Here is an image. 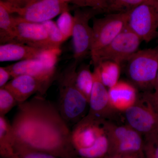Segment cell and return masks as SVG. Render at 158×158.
<instances>
[{"mask_svg": "<svg viewBox=\"0 0 158 158\" xmlns=\"http://www.w3.org/2000/svg\"><path fill=\"white\" fill-rule=\"evenodd\" d=\"M11 124L14 149L35 150L65 156L66 148L73 147L71 131L58 107L42 95L38 94L19 105Z\"/></svg>", "mask_w": 158, "mask_h": 158, "instance_id": "cell-1", "label": "cell"}, {"mask_svg": "<svg viewBox=\"0 0 158 158\" xmlns=\"http://www.w3.org/2000/svg\"><path fill=\"white\" fill-rule=\"evenodd\" d=\"M79 63L73 60L58 76V108L69 127L73 126L87 115L89 103L79 90L76 82Z\"/></svg>", "mask_w": 158, "mask_h": 158, "instance_id": "cell-2", "label": "cell"}, {"mask_svg": "<svg viewBox=\"0 0 158 158\" xmlns=\"http://www.w3.org/2000/svg\"><path fill=\"white\" fill-rule=\"evenodd\" d=\"M127 62V75L132 84L142 90L154 89L158 71V46L138 50Z\"/></svg>", "mask_w": 158, "mask_h": 158, "instance_id": "cell-3", "label": "cell"}, {"mask_svg": "<svg viewBox=\"0 0 158 158\" xmlns=\"http://www.w3.org/2000/svg\"><path fill=\"white\" fill-rule=\"evenodd\" d=\"M130 10L107 15L93 19L91 58L104 48L127 26Z\"/></svg>", "mask_w": 158, "mask_h": 158, "instance_id": "cell-4", "label": "cell"}, {"mask_svg": "<svg viewBox=\"0 0 158 158\" xmlns=\"http://www.w3.org/2000/svg\"><path fill=\"white\" fill-rule=\"evenodd\" d=\"M102 125L109 141L107 155L143 151L142 135L127 124L118 125L105 120Z\"/></svg>", "mask_w": 158, "mask_h": 158, "instance_id": "cell-5", "label": "cell"}, {"mask_svg": "<svg viewBox=\"0 0 158 158\" xmlns=\"http://www.w3.org/2000/svg\"><path fill=\"white\" fill-rule=\"evenodd\" d=\"M141 40L127 26L104 48L91 58L95 66L104 61H111L121 64L127 61L138 50Z\"/></svg>", "mask_w": 158, "mask_h": 158, "instance_id": "cell-6", "label": "cell"}, {"mask_svg": "<svg viewBox=\"0 0 158 158\" xmlns=\"http://www.w3.org/2000/svg\"><path fill=\"white\" fill-rule=\"evenodd\" d=\"M123 113L127 124L144 136V140L158 138V115L147 99H138Z\"/></svg>", "mask_w": 158, "mask_h": 158, "instance_id": "cell-7", "label": "cell"}, {"mask_svg": "<svg viewBox=\"0 0 158 158\" xmlns=\"http://www.w3.org/2000/svg\"><path fill=\"white\" fill-rule=\"evenodd\" d=\"M142 41L150 42L158 31V0L144 3L130 10L127 25Z\"/></svg>", "mask_w": 158, "mask_h": 158, "instance_id": "cell-8", "label": "cell"}, {"mask_svg": "<svg viewBox=\"0 0 158 158\" xmlns=\"http://www.w3.org/2000/svg\"><path fill=\"white\" fill-rule=\"evenodd\" d=\"M100 13L94 9L77 8L74 11V24L72 37L73 59L79 63L90 54L92 46L93 30L89 22Z\"/></svg>", "mask_w": 158, "mask_h": 158, "instance_id": "cell-9", "label": "cell"}, {"mask_svg": "<svg viewBox=\"0 0 158 158\" xmlns=\"http://www.w3.org/2000/svg\"><path fill=\"white\" fill-rule=\"evenodd\" d=\"M68 3L64 0H30L21 9L6 8L12 14L27 21L42 23L52 20L62 12L69 11Z\"/></svg>", "mask_w": 158, "mask_h": 158, "instance_id": "cell-10", "label": "cell"}, {"mask_svg": "<svg viewBox=\"0 0 158 158\" xmlns=\"http://www.w3.org/2000/svg\"><path fill=\"white\" fill-rule=\"evenodd\" d=\"M57 59L53 58L23 60L6 66L12 78L27 75L43 82L49 88L56 77Z\"/></svg>", "mask_w": 158, "mask_h": 158, "instance_id": "cell-11", "label": "cell"}, {"mask_svg": "<svg viewBox=\"0 0 158 158\" xmlns=\"http://www.w3.org/2000/svg\"><path fill=\"white\" fill-rule=\"evenodd\" d=\"M16 43L43 50L57 48L51 42L42 23L27 21L14 16Z\"/></svg>", "mask_w": 158, "mask_h": 158, "instance_id": "cell-12", "label": "cell"}, {"mask_svg": "<svg viewBox=\"0 0 158 158\" xmlns=\"http://www.w3.org/2000/svg\"><path fill=\"white\" fill-rule=\"evenodd\" d=\"M93 74L94 82L87 115L99 120L110 121L116 117L118 112L110 104L107 88L102 83L96 67H94Z\"/></svg>", "mask_w": 158, "mask_h": 158, "instance_id": "cell-13", "label": "cell"}, {"mask_svg": "<svg viewBox=\"0 0 158 158\" xmlns=\"http://www.w3.org/2000/svg\"><path fill=\"white\" fill-rule=\"evenodd\" d=\"M86 115L73 126L71 131L73 145L76 151L91 147L105 133L103 122Z\"/></svg>", "mask_w": 158, "mask_h": 158, "instance_id": "cell-14", "label": "cell"}, {"mask_svg": "<svg viewBox=\"0 0 158 158\" xmlns=\"http://www.w3.org/2000/svg\"><path fill=\"white\" fill-rule=\"evenodd\" d=\"M17 101L18 105L27 101L34 94L43 96L48 88L38 79L27 75H22L12 78L5 87Z\"/></svg>", "mask_w": 158, "mask_h": 158, "instance_id": "cell-15", "label": "cell"}, {"mask_svg": "<svg viewBox=\"0 0 158 158\" xmlns=\"http://www.w3.org/2000/svg\"><path fill=\"white\" fill-rule=\"evenodd\" d=\"M109 99L112 107L118 112H124L138 100V90L132 83L119 81L109 88Z\"/></svg>", "mask_w": 158, "mask_h": 158, "instance_id": "cell-16", "label": "cell"}, {"mask_svg": "<svg viewBox=\"0 0 158 158\" xmlns=\"http://www.w3.org/2000/svg\"><path fill=\"white\" fill-rule=\"evenodd\" d=\"M46 50L20 43H10L0 45V62L39 59Z\"/></svg>", "mask_w": 158, "mask_h": 158, "instance_id": "cell-17", "label": "cell"}, {"mask_svg": "<svg viewBox=\"0 0 158 158\" xmlns=\"http://www.w3.org/2000/svg\"><path fill=\"white\" fill-rule=\"evenodd\" d=\"M15 136L11 124L6 116H0V148L1 155L15 158Z\"/></svg>", "mask_w": 158, "mask_h": 158, "instance_id": "cell-18", "label": "cell"}, {"mask_svg": "<svg viewBox=\"0 0 158 158\" xmlns=\"http://www.w3.org/2000/svg\"><path fill=\"white\" fill-rule=\"evenodd\" d=\"M16 43L15 17L0 2V43Z\"/></svg>", "mask_w": 158, "mask_h": 158, "instance_id": "cell-19", "label": "cell"}, {"mask_svg": "<svg viewBox=\"0 0 158 158\" xmlns=\"http://www.w3.org/2000/svg\"><path fill=\"white\" fill-rule=\"evenodd\" d=\"M98 69L102 83L107 88H110L119 81L120 64L111 61H104L95 65Z\"/></svg>", "mask_w": 158, "mask_h": 158, "instance_id": "cell-20", "label": "cell"}, {"mask_svg": "<svg viewBox=\"0 0 158 158\" xmlns=\"http://www.w3.org/2000/svg\"><path fill=\"white\" fill-rule=\"evenodd\" d=\"M76 82L79 90L89 103L94 82L93 72L89 65L84 64L77 69Z\"/></svg>", "mask_w": 158, "mask_h": 158, "instance_id": "cell-21", "label": "cell"}, {"mask_svg": "<svg viewBox=\"0 0 158 158\" xmlns=\"http://www.w3.org/2000/svg\"><path fill=\"white\" fill-rule=\"evenodd\" d=\"M109 151V141L106 133L98 138L91 147L77 151L81 158H104Z\"/></svg>", "mask_w": 158, "mask_h": 158, "instance_id": "cell-22", "label": "cell"}, {"mask_svg": "<svg viewBox=\"0 0 158 158\" xmlns=\"http://www.w3.org/2000/svg\"><path fill=\"white\" fill-rule=\"evenodd\" d=\"M56 23L65 40L72 37L74 24V19L73 15L70 14L69 11H64L60 14L57 19Z\"/></svg>", "mask_w": 158, "mask_h": 158, "instance_id": "cell-23", "label": "cell"}, {"mask_svg": "<svg viewBox=\"0 0 158 158\" xmlns=\"http://www.w3.org/2000/svg\"><path fill=\"white\" fill-rule=\"evenodd\" d=\"M77 8H90L101 12L109 11L110 0H69Z\"/></svg>", "mask_w": 158, "mask_h": 158, "instance_id": "cell-24", "label": "cell"}, {"mask_svg": "<svg viewBox=\"0 0 158 158\" xmlns=\"http://www.w3.org/2000/svg\"><path fill=\"white\" fill-rule=\"evenodd\" d=\"M42 23L47 31L51 42L57 48H60V46L65 40L58 27L56 22L50 20Z\"/></svg>", "mask_w": 158, "mask_h": 158, "instance_id": "cell-25", "label": "cell"}, {"mask_svg": "<svg viewBox=\"0 0 158 158\" xmlns=\"http://www.w3.org/2000/svg\"><path fill=\"white\" fill-rule=\"evenodd\" d=\"M156 0H110L109 11H126L131 10L144 3Z\"/></svg>", "mask_w": 158, "mask_h": 158, "instance_id": "cell-26", "label": "cell"}, {"mask_svg": "<svg viewBox=\"0 0 158 158\" xmlns=\"http://www.w3.org/2000/svg\"><path fill=\"white\" fill-rule=\"evenodd\" d=\"M16 106L18 103L11 92L5 88H0V116H6Z\"/></svg>", "mask_w": 158, "mask_h": 158, "instance_id": "cell-27", "label": "cell"}, {"mask_svg": "<svg viewBox=\"0 0 158 158\" xmlns=\"http://www.w3.org/2000/svg\"><path fill=\"white\" fill-rule=\"evenodd\" d=\"M15 158H57L49 153L25 148H15Z\"/></svg>", "mask_w": 158, "mask_h": 158, "instance_id": "cell-28", "label": "cell"}, {"mask_svg": "<svg viewBox=\"0 0 158 158\" xmlns=\"http://www.w3.org/2000/svg\"><path fill=\"white\" fill-rule=\"evenodd\" d=\"M145 158H158V138L144 140Z\"/></svg>", "mask_w": 158, "mask_h": 158, "instance_id": "cell-29", "label": "cell"}, {"mask_svg": "<svg viewBox=\"0 0 158 158\" xmlns=\"http://www.w3.org/2000/svg\"><path fill=\"white\" fill-rule=\"evenodd\" d=\"M30 0H0L7 8L11 9H21L27 4Z\"/></svg>", "mask_w": 158, "mask_h": 158, "instance_id": "cell-30", "label": "cell"}, {"mask_svg": "<svg viewBox=\"0 0 158 158\" xmlns=\"http://www.w3.org/2000/svg\"><path fill=\"white\" fill-rule=\"evenodd\" d=\"M104 158H145V156L144 152L141 151L113 155H107Z\"/></svg>", "mask_w": 158, "mask_h": 158, "instance_id": "cell-31", "label": "cell"}, {"mask_svg": "<svg viewBox=\"0 0 158 158\" xmlns=\"http://www.w3.org/2000/svg\"><path fill=\"white\" fill-rule=\"evenodd\" d=\"M11 77V74L6 67H0V88L6 86Z\"/></svg>", "mask_w": 158, "mask_h": 158, "instance_id": "cell-32", "label": "cell"}, {"mask_svg": "<svg viewBox=\"0 0 158 158\" xmlns=\"http://www.w3.org/2000/svg\"><path fill=\"white\" fill-rule=\"evenodd\" d=\"M143 97L150 102L154 109L155 110L156 113L158 115V98H155L153 97L150 91H146L143 94Z\"/></svg>", "mask_w": 158, "mask_h": 158, "instance_id": "cell-33", "label": "cell"}, {"mask_svg": "<svg viewBox=\"0 0 158 158\" xmlns=\"http://www.w3.org/2000/svg\"><path fill=\"white\" fill-rule=\"evenodd\" d=\"M153 90V92H151L152 95L153 97L157 98H158V71Z\"/></svg>", "mask_w": 158, "mask_h": 158, "instance_id": "cell-34", "label": "cell"}, {"mask_svg": "<svg viewBox=\"0 0 158 158\" xmlns=\"http://www.w3.org/2000/svg\"><path fill=\"white\" fill-rule=\"evenodd\" d=\"M156 37H158V31Z\"/></svg>", "mask_w": 158, "mask_h": 158, "instance_id": "cell-35", "label": "cell"}, {"mask_svg": "<svg viewBox=\"0 0 158 158\" xmlns=\"http://www.w3.org/2000/svg\"></svg>", "mask_w": 158, "mask_h": 158, "instance_id": "cell-36", "label": "cell"}]
</instances>
